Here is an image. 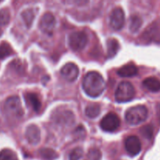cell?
I'll list each match as a JSON object with an SVG mask.
<instances>
[{
	"instance_id": "9c48e42d",
	"label": "cell",
	"mask_w": 160,
	"mask_h": 160,
	"mask_svg": "<svg viewBox=\"0 0 160 160\" xmlns=\"http://www.w3.org/2000/svg\"><path fill=\"white\" fill-rule=\"evenodd\" d=\"M125 149L131 156H135L140 153L142 150V143L137 136H129L125 140Z\"/></svg>"
},
{
	"instance_id": "44dd1931",
	"label": "cell",
	"mask_w": 160,
	"mask_h": 160,
	"mask_svg": "<svg viewBox=\"0 0 160 160\" xmlns=\"http://www.w3.org/2000/svg\"><path fill=\"white\" fill-rule=\"evenodd\" d=\"M12 52H12V47L8 42H2L0 44V59H5L12 55Z\"/></svg>"
},
{
	"instance_id": "6da1fadb",
	"label": "cell",
	"mask_w": 160,
	"mask_h": 160,
	"mask_svg": "<svg viewBox=\"0 0 160 160\" xmlns=\"http://www.w3.org/2000/svg\"><path fill=\"white\" fill-rule=\"evenodd\" d=\"M82 88L88 96H100L106 89V81L103 77L96 71L88 72L82 81Z\"/></svg>"
},
{
	"instance_id": "603a6c76",
	"label": "cell",
	"mask_w": 160,
	"mask_h": 160,
	"mask_svg": "<svg viewBox=\"0 0 160 160\" xmlns=\"http://www.w3.org/2000/svg\"><path fill=\"white\" fill-rule=\"evenodd\" d=\"M10 20V13L7 8L0 9V25H7Z\"/></svg>"
},
{
	"instance_id": "7402d4cb",
	"label": "cell",
	"mask_w": 160,
	"mask_h": 160,
	"mask_svg": "<svg viewBox=\"0 0 160 160\" xmlns=\"http://www.w3.org/2000/svg\"><path fill=\"white\" fill-rule=\"evenodd\" d=\"M0 160H19L17 154L12 150L4 148L0 151Z\"/></svg>"
},
{
	"instance_id": "d4e9b609",
	"label": "cell",
	"mask_w": 160,
	"mask_h": 160,
	"mask_svg": "<svg viewBox=\"0 0 160 160\" xmlns=\"http://www.w3.org/2000/svg\"><path fill=\"white\" fill-rule=\"evenodd\" d=\"M83 156V149L80 147H77L72 150L70 154V160H79Z\"/></svg>"
},
{
	"instance_id": "277c9868",
	"label": "cell",
	"mask_w": 160,
	"mask_h": 160,
	"mask_svg": "<svg viewBox=\"0 0 160 160\" xmlns=\"http://www.w3.org/2000/svg\"><path fill=\"white\" fill-rule=\"evenodd\" d=\"M135 96V89L131 83L123 81L117 87L115 98L117 102L123 103L131 101Z\"/></svg>"
},
{
	"instance_id": "7a4b0ae2",
	"label": "cell",
	"mask_w": 160,
	"mask_h": 160,
	"mask_svg": "<svg viewBox=\"0 0 160 160\" xmlns=\"http://www.w3.org/2000/svg\"><path fill=\"white\" fill-rule=\"evenodd\" d=\"M4 112L9 119H19L23 115V109L19 97L11 96L6 100Z\"/></svg>"
},
{
	"instance_id": "7c38bea8",
	"label": "cell",
	"mask_w": 160,
	"mask_h": 160,
	"mask_svg": "<svg viewBox=\"0 0 160 160\" xmlns=\"http://www.w3.org/2000/svg\"><path fill=\"white\" fill-rule=\"evenodd\" d=\"M138 68L132 62L126 64L117 70V74L122 78H131L138 74Z\"/></svg>"
},
{
	"instance_id": "8992f818",
	"label": "cell",
	"mask_w": 160,
	"mask_h": 160,
	"mask_svg": "<svg viewBox=\"0 0 160 160\" xmlns=\"http://www.w3.org/2000/svg\"><path fill=\"white\" fill-rule=\"evenodd\" d=\"M120 126V119L114 112H109L105 116L100 122L102 129L107 132H112L118 129Z\"/></svg>"
},
{
	"instance_id": "4fadbf2b",
	"label": "cell",
	"mask_w": 160,
	"mask_h": 160,
	"mask_svg": "<svg viewBox=\"0 0 160 160\" xmlns=\"http://www.w3.org/2000/svg\"><path fill=\"white\" fill-rule=\"evenodd\" d=\"M143 85L150 92H160V80L154 77L145 78L143 81Z\"/></svg>"
},
{
	"instance_id": "484cf974",
	"label": "cell",
	"mask_w": 160,
	"mask_h": 160,
	"mask_svg": "<svg viewBox=\"0 0 160 160\" xmlns=\"http://www.w3.org/2000/svg\"><path fill=\"white\" fill-rule=\"evenodd\" d=\"M141 134L146 138H151L152 135V128L151 126H145L141 128Z\"/></svg>"
},
{
	"instance_id": "52a82bcc",
	"label": "cell",
	"mask_w": 160,
	"mask_h": 160,
	"mask_svg": "<svg viewBox=\"0 0 160 160\" xmlns=\"http://www.w3.org/2000/svg\"><path fill=\"white\" fill-rule=\"evenodd\" d=\"M125 23V14L121 7L114 8L109 15V24L114 30H120Z\"/></svg>"
},
{
	"instance_id": "9a60e30c",
	"label": "cell",
	"mask_w": 160,
	"mask_h": 160,
	"mask_svg": "<svg viewBox=\"0 0 160 160\" xmlns=\"http://www.w3.org/2000/svg\"><path fill=\"white\" fill-rule=\"evenodd\" d=\"M107 55L109 58L114 57L118 52L120 48V44L115 38H109L107 40Z\"/></svg>"
},
{
	"instance_id": "30bf717a",
	"label": "cell",
	"mask_w": 160,
	"mask_h": 160,
	"mask_svg": "<svg viewBox=\"0 0 160 160\" xmlns=\"http://www.w3.org/2000/svg\"><path fill=\"white\" fill-rule=\"evenodd\" d=\"M61 75L69 82H73L78 78L79 75V68L76 64L68 62L61 68Z\"/></svg>"
},
{
	"instance_id": "ba28073f",
	"label": "cell",
	"mask_w": 160,
	"mask_h": 160,
	"mask_svg": "<svg viewBox=\"0 0 160 160\" xmlns=\"http://www.w3.org/2000/svg\"><path fill=\"white\" fill-rule=\"evenodd\" d=\"M56 26V18L51 12H45L39 21V28L42 32L52 34Z\"/></svg>"
},
{
	"instance_id": "e0dca14e",
	"label": "cell",
	"mask_w": 160,
	"mask_h": 160,
	"mask_svg": "<svg viewBox=\"0 0 160 160\" xmlns=\"http://www.w3.org/2000/svg\"><path fill=\"white\" fill-rule=\"evenodd\" d=\"M21 17L25 25L29 28L32 25L35 17V11L34 9H27L22 12Z\"/></svg>"
},
{
	"instance_id": "cb8c5ba5",
	"label": "cell",
	"mask_w": 160,
	"mask_h": 160,
	"mask_svg": "<svg viewBox=\"0 0 160 160\" xmlns=\"http://www.w3.org/2000/svg\"><path fill=\"white\" fill-rule=\"evenodd\" d=\"M88 157L90 160H101L102 153L98 148H91L88 152Z\"/></svg>"
},
{
	"instance_id": "8fae6325",
	"label": "cell",
	"mask_w": 160,
	"mask_h": 160,
	"mask_svg": "<svg viewBox=\"0 0 160 160\" xmlns=\"http://www.w3.org/2000/svg\"><path fill=\"white\" fill-rule=\"evenodd\" d=\"M25 138L31 145H38L41 140V131L38 127L34 124L29 125L25 131Z\"/></svg>"
},
{
	"instance_id": "d6986e66",
	"label": "cell",
	"mask_w": 160,
	"mask_h": 160,
	"mask_svg": "<svg viewBox=\"0 0 160 160\" xmlns=\"http://www.w3.org/2000/svg\"><path fill=\"white\" fill-rule=\"evenodd\" d=\"M142 25V20L139 16L132 15L130 17L129 29L132 33H135L140 29Z\"/></svg>"
},
{
	"instance_id": "ac0fdd59",
	"label": "cell",
	"mask_w": 160,
	"mask_h": 160,
	"mask_svg": "<svg viewBox=\"0 0 160 160\" xmlns=\"http://www.w3.org/2000/svg\"><path fill=\"white\" fill-rule=\"evenodd\" d=\"M100 112H101V106L97 103L88 105L85 109V114L89 118H96L97 117H98Z\"/></svg>"
},
{
	"instance_id": "2e32d148",
	"label": "cell",
	"mask_w": 160,
	"mask_h": 160,
	"mask_svg": "<svg viewBox=\"0 0 160 160\" xmlns=\"http://www.w3.org/2000/svg\"><path fill=\"white\" fill-rule=\"evenodd\" d=\"M56 121L59 123H66L71 124L74 121V117L70 111H63L60 112V113H59V115L56 117Z\"/></svg>"
},
{
	"instance_id": "5bb4252c",
	"label": "cell",
	"mask_w": 160,
	"mask_h": 160,
	"mask_svg": "<svg viewBox=\"0 0 160 160\" xmlns=\"http://www.w3.org/2000/svg\"><path fill=\"white\" fill-rule=\"evenodd\" d=\"M24 98L26 99L27 103L31 106L35 112H38L42 106V103H41L38 96L34 93H27L24 95Z\"/></svg>"
},
{
	"instance_id": "3957f363",
	"label": "cell",
	"mask_w": 160,
	"mask_h": 160,
	"mask_svg": "<svg viewBox=\"0 0 160 160\" xmlns=\"http://www.w3.org/2000/svg\"><path fill=\"white\" fill-rule=\"evenodd\" d=\"M148 117V109L145 106H135L128 109L125 114L127 123L138 125L145 121Z\"/></svg>"
},
{
	"instance_id": "ffe728a7",
	"label": "cell",
	"mask_w": 160,
	"mask_h": 160,
	"mask_svg": "<svg viewBox=\"0 0 160 160\" xmlns=\"http://www.w3.org/2000/svg\"><path fill=\"white\" fill-rule=\"evenodd\" d=\"M39 153H40V156H42V159L45 160H53L58 158L57 152L52 148H42Z\"/></svg>"
},
{
	"instance_id": "5b68a950",
	"label": "cell",
	"mask_w": 160,
	"mask_h": 160,
	"mask_svg": "<svg viewBox=\"0 0 160 160\" xmlns=\"http://www.w3.org/2000/svg\"><path fill=\"white\" fill-rule=\"evenodd\" d=\"M88 42L87 34L83 31H75L69 36L68 43L73 51H81L85 48Z\"/></svg>"
}]
</instances>
